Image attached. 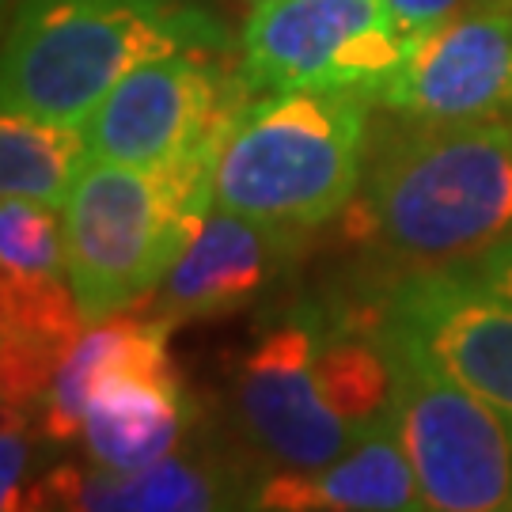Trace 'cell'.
Here are the masks:
<instances>
[{
    "label": "cell",
    "mask_w": 512,
    "mask_h": 512,
    "mask_svg": "<svg viewBox=\"0 0 512 512\" xmlns=\"http://www.w3.org/2000/svg\"><path fill=\"white\" fill-rule=\"evenodd\" d=\"M361 224L406 270L467 266L512 239V122H418L365 148Z\"/></svg>",
    "instance_id": "6da1fadb"
},
{
    "label": "cell",
    "mask_w": 512,
    "mask_h": 512,
    "mask_svg": "<svg viewBox=\"0 0 512 512\" xmlns=\"http://www.w3.org/2000/svg\"><path fill=\"white\" fill-rule=\"evenodd\" d=\"M395 368L391 421L425 509H512V425L384 323Z\"/></svg>",
    "instance_id": "5b68a950"
},
{
    "label": "cell",
    "mask_w": 512,
    "mask_h": 512,
    "mask_svg": "<svg viewBox=\"0 0 512 512\" xmlns=\"http://www.w3.org/2000/svg\"><path fill=\"white\" fill-rule=\"evenodd\" d=\"M391 0H255L239 38L251 92H353L380 99L418 42Z\"/></svg>",
    "instance_id": "8992f818"
},
{
    "label": "cell",
    "mask_w": 512,
    "mask_h": 512,
    "mask_svg": "<svg viewBox=\"0 0 512 512\" xmlns=\"http://www.w3.org/2000/svg\"><path fill=\"white\" fill-rule=\"evenodd\" d=\"M0 266L69 274L65 217H57V209L50 205L4 198L0 205Z\"/></svg>",
    "instance_id": "ac0fdd59"
},
{
    "label": "cell",
    "mask_w": 512,
    "mask_h": 512,
    "mask_svg": "<svg viewBox=\"0 0 512 512\" xmlns=\"http://www.w3.org/2000/svg\"><path fill=\"white\" fill-rule=\"evenodd\" d=\"M92 327L69 274L0 266V391L4 403L38 406L84 330Z\"/></svg>",
    "instance_id": "5bb4252c"
},
{
    "label": "cell",
    "mask_w": 512,
    "mask_h": 512,
    "mask_svg": "<svg viewBox=\"0 0 512 512\" xmlns=\"http://www.w3.org/2000/svg\"><path fill=\"white\" fill-rule=\"evenodd\" d=\"M384 323L512 425V300L463 266L410 270L387 293Z\"/></svg>",
    "instance_id": "30bf717a"
},
{
    "label": "cell",
    "mask_w": 512,
    "mask_h": 512,
    "mask_svg": "<svg viewBox=\"0 0 512 512\" xmlns=\"http://www.w3.org/2000/svg\"><path fill=\"white\" fill-rule=\"evenodd\" d=\"M35 406L4 403V429H0V509H31V467H35V437L42 425L31 414Z\"/></svg>",
    "instance_id": "d6986e66"
},
{
    "label": "cell",
    "mask_w": 512,
    "mask_h": 512,
    "mask_svg": "<svg viewBox=\"0 0 512 512\" xmlns=\"http://www.w3.org/2000/svg\"><path fill=\"white\" fill-rule=\"evenodd\" d=\"M463 4H467V0H391V8H395L410 27H418V31L440 23L444 16H452Z\"/></svg>",
    "instance_id": "44dd1931"
},
{
    "label": "cell",
    "mask_w": 512,
    "mask_h": 512,
    "mask_svg": "<svg viewBox=\"0 0 512 512\" xmlns=\"http://www.w3.org/2000/svg\"><path fill=\"white\" fill-rule=\"evenodd\" d=\"M255 486H247L243 467L198 452V444H179L164 459L141 471L99 467H54L35 482L31 509H92V512H209L251 505Z\"/></svg>",
    "instance_id": "7c38bea8"
},
{
    "label": "cell",
    "mask_w": 512,
    "mask_h": 512,
    "mask_svg": "<svg viewBox=\"0 0 512 512\" xmlns=\"http://www.w3.org/2000/svg\"><path fill=\"white\" fill-rule=\"evenodd\" d=\"M323 311L327 304H296L262 319L232 365L239 429L274 467H327L357 440L315 368Z\"/></svg>",
    "instance_id": "ba28073f"
},
{
    "label": "cell",
    "mask_w": 512,
    "mask_h": 512,
    "mask_svg": "<svg viewBox=\"0 0 512 512\" xmlns=\"http://www.w3.org/2000/svg\"><path fill=\"white\" fill-rule=\"evenodd\" d=\"M16 4H19V0H4V8H16Z\"/></svg>",
    "instance_id": "7402d4cb"
},
{
    "label": "cell",
    "mask_w": 512,
    "mask_h": 512,
    "mask_svg": "<svg viewBox=\"0 0 512 512\" xmlns=\"http://www.w3.org/2000/svg\"><path fill=\"white\" fill-rule=\"evenodd\" d=\"M368 103L353 92L255 95L217 156L213 205L315 232L361 190Z\"/></svg>",
    "instance_id": "277c9868"
},
{
    "label": "cell",
    "mask_w": 512,
    "mask_h": 512,
    "mask_svg": "<svg viewBox=\"0 0 512 512\" xmlns=\"http://www.w3.org/2000/svg\"><path fill=\"white\" fill-rule=\"evenodd\" d=\"M220 57H156L118 80L84 122L92 160L160 167L220 156L239 114L255 99L243 69H228Z\"/></svg>",
    "instance_id": "52a82bcc"
},
{
    "label": "cell",
    "mask_w": 512,
    "mask_h": 512,
    "mask_svg": "<svg viewBox=\"0 0 512 512\" xmlns=\"http://www.w3.org/2000/svg\"><path fill=\"white\" fill-rule=\"evenodd\" d=\"M186 425L190 403L175 365H137L99 380L80 437L99 467L141 471L183 444Z\"/></svg>",
    "instance_id": "9a60e30c"
},
{
    "label": "cell",
    "mask_w": 512,
    "mask_h": 512,
    "mask_svg": "<svg viewBox=\"0 0 512 512\" xmlns=\"http://www.w3.org/2000/svg\"><path fill=\"white\" fill-rule=\"evenodd\" d=\"M92 160L84 122L8 110L0 118V190L4 198L65 209L76 179Z\"/></svg>",
    "instance_id": "e0dca14e"
},
{
    "label": "cell",
    "mask_w": 512,
    "mask_h": 512,
    "mask_svg": "<svg viewBox=\"0 0 512 512\" xmlns=\"http://www.w3.org/2000/svg\"><path fill=\"white\" fill-rule=\"evenodd\" d=\"M217 156L137 167L88 160L65 217V262L88 323L152 296L213 209Z\"/></svg>",
    "instance_id": "3957f363"
},
{
    "label": "cell",
    "mask_w": 512,
    "mask_h": 512,
    "mask_svg": "<svg viewBox=\"0 0 512 512\" xmlns=\"http://www.w3.org/2000/svg\"><path fill=\"white\" fill-rule=\"evenodd\" d=\"M247 509L289 512H403L425 509L418 475L395 437V421L387 418L357 437L327 467L293 471L277 467L258 478Z\"/></svg>",
    "instance_id": "4fadbf2b"
},
{
    "label": "cell",
    "mask_w": 512,
    "mask_h": 512,
    "mask_svg": "<svg viewBox=\"0 0 512 512\" xmlns=\"http://www.w3.org/2000/svg\"><path fill=\"white\" fill-rule=\"evenodd\" d=\"M228 46V27L194 0H19L4 31V107L88 122L133 69Z\"/></svg>",
    "instance_id": "7a4b0ae2"
},
{
    "label": "cell",
    "mask_w": 512,
    "mask_h": 512,
    "mask_svg": "<svg viewBox=\"0 0 512 512\" xmlns=\"http://www.w3.org/2000/svg\"><path fill=\"white\" fill-rule=\"evenodd\" d=\"M304 236L308 232L213 205L156 289L152 315L175 330L179 323L251 308L289 274L304 251Z\"/></svg>",
    "instance_id": "8fae6325"
},
{
    "label": "cell",
    "mask_w": 512,
    "mask_h": 512,
    "mask_svg": "<svg viewBox=\"0 0 512 512\" xmlns=\"http://www.w3.org/2000/svg\"><path fill=\"white\" fill-rule=\"evenodd\" d=\"M376 103L418 122H512V0H467L425 27Z\"/></svg>",
    "instance_id": "9c48e42d"
},
{
    "label": "cell",
    "mask_w": 512,
    "mask_h": 512,
    "mask_svg": "<svg viewBox=\"0 0 512 512\" xmlns=\"http://www.w3.org/2000/svg\"><path fill=\"white\" fill-rule=\"evenodd\" d=\"M463 270H467L471 277H478L486 289H494L497 296L512 300V239L509 243H501V247H494L490 255L467 262Z\"/></svg>",
    "instance_id": "ffe728a7"
},
{
    "label": "cell",
    "mask_w": 512,
    "mask_h": 512,
    "mask_svg": "<svg viewBox=\"0 0 512 512\" xmlns=\"http://www.w3.org/2000/svg\"><path fill=\"white\" fill-rule=\"evenodd\" d=\"M164 319H133V315H110L84 330L69 361L61 365L54 384L38 399V425L57 444L84 433V414L92 403V391L114 368L137 365H175L167 346Z\"/></svg>",
    "instance_id": "2e32d148"
}]
</instances>
